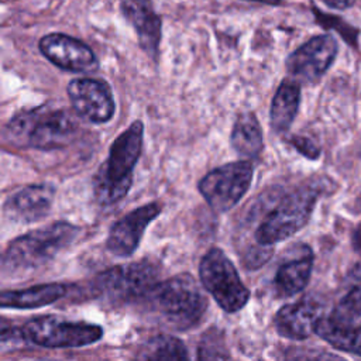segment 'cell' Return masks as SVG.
Returning <instances> with one entry per match:
<instances>
[{"instance_id": "6da1fadb", "label": "cell", "mask_w": 361, "mask_h": 361, "mask_svg": "<svg viewBox=\"0 0 361 361\" xmlns=\"http://www.w3.org/2000/svg\"><path fill=\"white\" fill-rule=\"evenodd\" d=\"M78 133L75 117L45 106L17 113L4 127V138L18 147L49 151L66 147Z\"/></svg>"}, {"instance_id": "7a4b0ae2", "label": "cell", "mask_w": 361, "mask_h": 361, "mask_svg": "<svg viewBox=\"0 0 361 361\" xmlns=\"http://www.w3.org/2000/svg\"><path fill=\"white\" fill-rule=\"evenodd\" d=\"M144 124L133 121L111 144L107 161L93 179V192L100 204L120 202L131 188L133 171L141 155Z\"/></svg>"}, {"instance_id": "3957f363", "label": "cell", "mask_w": 361, "mask_h": 361, "mask_svg": "<svg viewBox=\"0 0 361 361\" xmlns=\"http://www.w3.org/2000/svg\"><path fill=\"white\" fill-rule=\"evenodd\" d=\"M144 302L165 324L175 330L197 326L209 305L199 283L189 274H178L158 282Z\"/></svg>"}, {"instance_id": "277c9868", "label": "cell", "mask_w": 361, "mask_h": 361, "mask_svg": "<svg viewBox=\"0 0 361 361\" xmlns=\"http://www.w3.org/2000/svg\"><path fill=\"white\" fill-rule=\"evenodd\" d=\"M78 233L75 224L55 221L14 238L1 257L3 274H21L44 267L66 248Z\"/></svg>"}, {"instance_id": "5b68a950", "label": "cell", "mask_w": 361, "mask_h": 361, "mask_svg": "<svg viewBox=\"0 0 361 361\" xmlns=\"http://www.w3.org/2000/svg\"><path fill=\"white\" fill-rule=\"evenodd\" d=\"M317 196L319 190L312 186H303L285 195L257 227V243L274 245L303 228L310 219Z\"/></svg>"}, {"instance_id": "8992f818", "label": "cell", "mask_w": 361, "mask_h": 361, "mask_svg": "<svg viewBox=\"0 0 361 361\" xmlns=\"http://www.w3.org/2000/svg\"><path fill=\"white\" fill-rule=\"evenodd\" d=\"M199 276L203 288L227 313L238 312L250 299V290L243 283L235 267L217 247L210 248L202 257Z\"/></svg>"}, {"instance_id": "52a82bcc", "label": "cell", "mask_w": 361, "mask_h": 361, "mask_svg": "<svg viewBox=\"0 0 361 361\" xmlns=\"http://www.w3.org/2000/svg\"><path fill=\"white\" fill-rule=\"evenodd\" d=\"M159 271L155 264L142 259L117 265L102 272L96 281V292L113 303L140 302L158 283Z\"/></svg>"}, {"instance_id": "ba28073f", "label": "cell", "mask_w": 361, "mask_h": 361, "mask_svg": "<svg viewBox=\"0 0 361 361\" xmlns=\"http://www.w3.org/2000/svg\"><path fill=\"white\" fill-rule=\"evenodd\" d=\"M254 166L248 159L234 161L207 172L199 182V192L217 213L234 207L251 186Z\"/></svg>"}, {"instance_id": "9c48e42d", "label": "cell", "mask_w": 361, "mask_h": 361, "mask_svg": "<svg viewBox=\"0 0 361 361\" xmlns=\"http://www.w3.org/2000/svg\"><path fill=\"white\" fill-rule=\"evenodd\" d=\"M23 330L31 343L45 348L83 347L99 341L103 336L99 324L71 322L52 314L30 320Z\"/></svg>"}, {"instance_id": "30bf717a", "label": "cell", "mask_w": 361, "mask_h": 361, "mask_svg": "<svg viewBox=\"0 0 361 361\" xmlns=\"http://www.w3.org/2000/svg\"><path fill=\"white\" fill-rule=\"evenodd\" d=\"M337 55V41L329 34L316 35L293 51L286 59V69L299 83H314L330 68Z\"/></svg>"}, {"instance_id": "8fae6325", "label": "cell", "mask_w": 361, "mask_h": 361, "mask_svg": "<svg viewBox=\"0 0 361 361\" xmlns=\"http://www.w3.org/2000/svg\"><path fill=\"white\" fill-rule=\"evenodd\" d=\"M72 107L78 116L94 123H107L116 110L110 86L100 79H72L66 87Z\"/></svg>"}, {"instance_id": "7c38bea8", "label": "cell", "mask_w": 361, "mask_h": 361, "mask_svg": "<svg viewBox=\"0 0 361 361\" xmlns=\"http://www.w3.org/2000/svg\"><path fill=\"white\" fill-rule=\"evenodd\" d=\"M38 48L51 63L63 71L87 73L96 71L99 66L92 48L66 34H47L39 39Z\"/></svg>"}, {"instance_id": "4fadbf2b", "label": "cell", "mask_w": 361, "mask_h": 361, "mask_svg": "<svg viewBox=\"0 0 361 361\" xmlns=\"http://www.w3.org/2000/svg\"><path fill=\"white\" fill-rule=\"evenodd\" d=\"M161 203L152 202L131 210L118 221H116L111 226L106 240L109 252L120 258L133 255L144 235L145 228L161 214Z\"/></svg>"}, {"instance_id": "5bb4252c", "label": "cell", "mask_w": 361, "mask_h": 361, "mask_svg": "<svg viewBox=\"0 0 361 361\" xmlns=\"http://www.w3.org/2000/svg\"><path fill=\"white\" fill-rule=\"evenodd\" d=\"M54 196L55 189L48 183L24 186L4 200L3 214L16 224L39 221L51 212Z\"/></svg>"}, {"instance_id": "9a60e30c", "label": "cell", "mask_w": 361, "mask_h": 361, "mask_svg": "<svg viewBox=\"0 0 361 361\" xmlns=\"http://www.w3.org/2000/svg\"><path fill=\"white\" fill-rule=\"evenodd\" d=\"M322 305L312 298H302L295 303L281 307L274 324L279 336L290 340H305L316 331L317 322L322 317Z\"/></svg>"}, {"instance_id": "2e32d148", "label": "cell", "mask_w": 361, "mask_h": 361, "mask_svg": "<svg viewBox=\"0 0 361 361\" xmlns=\"http://www.w3.org/2000/svg\"><path fill=\"white\" fill-rule=\"evenodd\" d=\"M120 8L126 20L134 27L142 51L157 59L161 41V18L155 13L151 0H121Z\"/></svg>"}, {"instance_id": "e0dca14e", "label": "cell", "mask_w": 361, "mask_h": 361, "mask_svg": "<svg viewBox=\"0 0 361 361\" xmlns=\"http://www.w3.org/2000/svg\"><path fill=\"white\" fill-rule=\"evenodd\" d=\"M66 295L63 283H42L25 289L3 290L0 295L1 307L8 309H35L51 305Z\"/></svg>"}, {"instance_id": "ac0fdd59", "label": "cell", "mask_w": 361, "mask_h": 361, "mask_svg": "<svg viewBox=\"0 0 361 361\" xmlns=\"http://www.w3.org/2000/svg\"><path fill=\"white\" fill-rule=\"evenodd\" d=\"M300 103V83L285 79L278 86L269 110V123L274 131L285 133L295 120Z\"/></svg>"}, {"instance_id": "d6986e66", "label": "cell", "mask_w": 361, "mask_h": 361, "mask_svg": "<svg viewBox=\"0 0 361 361\" xmlns=\"http://www.w3.org/2000/svg\"><path fill=\"white\" fill-rule=\"evenodd\" d=\"M312 268L313 255L309 250L303 255L279 265L274 278V288L278 296L289 298L303 290L310 279Z\"/></svg>"}, {"instance_id": "ffe728a7", "label": "cell", "mask_w": 361, "mask_h": 361, "mask_svg": "<svg viewBox=\"0 0 361 361\" xmlns=\"http://www.w3.org/2000/svg\"><path fill=\"white\" fill-rule=\"evenodd\" d=\"M230 142L234 151L244 158H255L261 154L264 147L262 128L254 113H241L237 116Z\"/></svg>"}, {"instance_id": "44dd1931", "label": "cell", "mask_w": 361, "mask_h": 361, "mask_svg": "<svg viewBox=\"0 0 361 361\" xmlns=\"http://www.w3.org/2000/svg\"><path fill=\"white\" fill-rule=\"evenodd\" d=\"M314 333L334 348L354 353L361 357V327L353 329L351 324H341L329 316H322Z\"/></svg>"}, {"instance_id": "7402d4cb", "label": "cell", "mask_w": 361, "mask_h": 361, "mask_svg": "<svg viewBox=\"0 0 361 361\" xmlns=\"http://www.w3.org/2000/svg\"><path fill=\"white\" fill-rule=\"evenodd\" d=\"M138 357L144 360H188L189 354L179 338L159 334L144 344Z\"/></svg>"}, {"instance_id": "603a6c76", "label": "cell", "mask_w": 361, "mask_h": 361, "mask_svg": "<svg viewBox=\"0 0 361 361\" xmlns=\"http://www.w3.org/2000/svg\"><path fill=\"white\" fill-rule=\"evenodd\" d=\"M329 317L341 324H351L361 317V282L340 300Z\"/></svg>"}, {"instance_id": "cb8c5ba5", "label": "cell", "mask_w": 361, "mask_h": 361, "mask_svg": "<svg viewBox=\"0 0 361 361\" xmlns=\"http://www.w3.org/2000/svg\"><path fill=\"white\" fill-rule=\"evenodd\" d=\"M212 336L206 334L204 338H202V343L197 350V358H228V353L223 344L221 337H217V333L213 330L210 331Z\"/></svg>"}, {"instance_id": "d4e9b609", "label": "cell", "mask_w": 361, "mask_h": 361, "mask_svg": "<svg viewBox=\"0 0 361 361\" xmlns=\"http://www.w3.org/2000/svg\"><path fill=\"white\" fill-rule=\"evenodd\" d=\"M290 142L293 144V147L303 155H306L307 158H317L319 154H320V149L319 147L309 138H305V137H293L290 140Z\"/></svg>"}, {"instance_id": "484cf974", "label": "cell", "mask_w": 361, "mask_h": 361, "mask_svg": "<svg viewBox=\"0 0 361 361\" xmlns=\"http://www.w3.org/2000/svg\"><path fill=\"white\" fill-rule=\"evenodd\" d=\"M322 1L333 8H340V10L350 8L355 3V0H322Z\"/></svg>"}, {"instance_id": "4316f807", "label": "cell", "mask_w": 361, "mask_h": 361, "mask_svg": "<svg viewBox=\"0 0 361 361\" xmlns=\"http://www.w3.org/2000/svg\"><path fill=\"white\" fill-rule=\"evenodd\" d=\"M353 247L361 255V224H358L353 233Z\"/></svg>"}, {"instance_id": "83f0119b", "label": "cell", "mask_w": 361, "mask_h": 361, "mask_svg": "<svg viewBox=\"0 0 361 361\" xmlns=\"http://www.w3.org/2000/svg\"><path fill=\"white\" fill-rule=\"evenodd\" d=\"M251 1H258V3L271 4V6H276V4H281V3H282V0H251Z\"/></svg>"}]
</instances>
